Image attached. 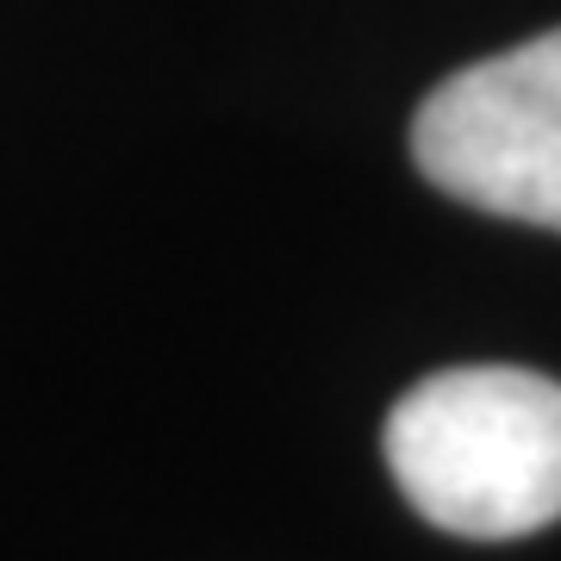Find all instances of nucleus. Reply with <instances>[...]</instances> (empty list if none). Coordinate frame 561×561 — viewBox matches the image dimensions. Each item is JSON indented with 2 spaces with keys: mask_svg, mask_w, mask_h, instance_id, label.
Masks as SVG:
<instances>
[{
  "mask_svg": "<svg viewBox=\"0 0 561 561\" xmlns=\"http://www.w3.org/2000/svg\"><path fill=\"white\" fill-rule=\"evenodd\" d=\"M412 162L449 201L561 231V25L437 81L412 113Z\"/></svg>",
  "mask_w": 561,
  "mask_h": 561,
  "instance_id": "obj_2",
  "label": "nucleus"
},
{
  "mask_svg": "<svg viewBox=\"0 0 561 561\" xmlns=\"http://www.w3.org/2000/svg\"><path fill=\"white\" fill-rule=\"evenodd\" d=\"M381 449L412 512L461 542H518L561 518V381L537 368L424 375L393 400Z\"/></svg>",
  "mask_w": 561,
  "mask_h": 561,
  "instance_id": "obj_1",
  "label": "nucleus"
}]
</instances>
